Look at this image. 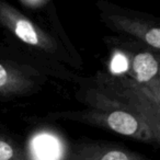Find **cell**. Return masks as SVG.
Instances as JSON below:
<instances>
[{"mask_svg":"<svg viewBox=\"0 0 160 160\" xmlns=\"http://www.w3.org/2000/svg\"><path fill=\"white\" fill-rule=\"evenodd\" d=\"M0 11L7 24L21 41L34 46H42V44H44L45 38L42 36L38 29H36L31 21L14 12L12 8L7 7L6 5H0Z\"/></svg>","mask_w":160,"mask_h":160,"instance_id":"1","label":"cell"},{"mask_svg":"<svg viewBox=\"0 0 160 160\" xmlns=\"http://www.w3.org/2000/svg\"><path fill=\"white\" fill-rule=\"evenodd\" d=\"M32 152L35 160H58L62 149L54 136L41 134L32 142Z\"/></svg>","mask_w":160,"mask_h":160,"instance_id":"2","label":"cell"},{"mask_svg":"<svg viewBox=\"0 0 160 160\" xmlns=\"http://www.w3.org/2000/svg\"><path fill=\"white\" fill-rule=\"evenodd\" d=\"M133 69L139 82H147L158 73V62L151 54L140 53L134 58Z\"/></svg>","mask_w":160,"mask_h":160,"instance_id":"3","label":"cell"},{"mask_svg":"<svg viewBox=\"0 0 160 160\" xmlns=\"http://www.w3.org/2000/svg\"><path fill=\"white\" fill-rule=\"evenodd\" d=\"M108 125L114 132L122 135H135L138 129V122L132 114L124 111L112 112L108 116Z\"/></svg>","mask_w":160,"mask_h":160,"instance_id":"4","label":"cell"},{"mask_svg":"<svg viewBox=\"0 0 160 160\" xmlns=\"http://www.w3.org/2000/svg\"><path fill=\"white\" fill-rule=\"evenodd\" d=\"M97 160H142L136 156L128 153L126 151L118 150V149H112L103 152Z\"/></svg>","mask_w":160,"mask_h":160,"instance_id":"5","label":"cell"},{"mask_svg":"<svg viewBox=\"0 0 160 160\" xmlns=\"http://www.w3.org/2000/svg\"><path fill=\"white\" fill-rule=\"evenodd\" d=\"M145 41L150 46L155 48H160V30L159 28H152L145 34Z\"/></svg>","mask_w":160,"mask_h":160,"instance_id":"6","label":"cell"},{"mask_svg":"<svg viewBox=\"0 0 160 160\" xmlns=\"http://www.w3.org/2000/svg\"><path fill=\"white\" fill-rule=\"evenodd\" d=\"M13 157V148L8 142L0 140V160H10Z\"/></svg>","mask_w":160,"mask_h":160,"instance_id":"7","label":"cell"},{"mask_svg":"<svg viewBox=\"0 0 160 160\" xmlns=\"http://www.w3.org/2000/svg\"><path fill=\"white\" fill-rule=\"evenodd\" d=\"M125 69H126V59L121 55L115 56L112 62V70L118 72V71H123Z\"/></svg>","mask_w":160,"mask_h":160,"instance_id":"8","label":"cell"},{"mask_svg":"<svg viewBox=\"0 0 160 160\" xmlns=\"http://www.w3.org/2000/svg\"><path fill=\"white\" fill-rule=\"evenodd\" d=\"M8 82H9V73L2 65H0V88L6 87Z\"/></svg>","mask_w":160,"mask_h":160,"instance_id":"9","label":"cell"},{"mask_svg":"<svg viewBox=\"0 0 160 160\" xmlns=\"http://www.w3.org/2000/svg\"><path fill=\"white\" fill-rule=\"evenodd\" d=\"M22 3H24V5H27V6H42L45 3V1H31V0H30V1H24V0H23Z\"/></svg>","mask_w":160,"mask_h":160,"instance_id":"10","label":"cell"}]
</instances>
